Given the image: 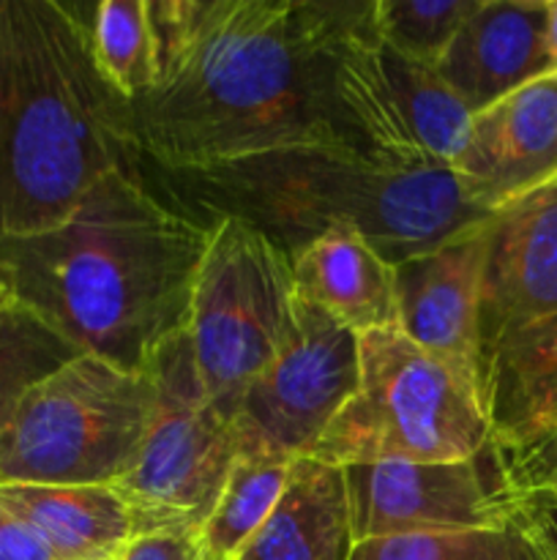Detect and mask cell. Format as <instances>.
Here are the masks:
<instances>
[{"label":"cell","mask_w":557,"mask_h":560,"mask_svg":"<svg viewBox=\"0 0 557 560\" xmlns=\"http://www.w3.org/2000/svg\"><path fill=\"white\" fill-rule=\"evenodd\" d=\"M295 328L298 290L284 249L235 217L208 222L186 331L202 386L229 424L249 383L293 342Z\"/></svg>","instance_id":"obj_8"},{"label":"cell","mask_w":557,"mask_h":560,"mask_svg":"<svg viewBox=\"0 0 557 560\" xmlns=\"http://www.w3.org/2000/svg\"><path fill=\"white\" fill-rule=\"evenodd\" d=\"M74 355L80 353L20 301L0 312V432L25 394Z\"/></svg>","instance_id":"obj_22"},{"label":"cell","mask_w":557,"mask_h":560,"mask_svg":"<svg viewBox=\"0 0 557 560\" xmlns=\"http://www.w3.org/2000/svg\"><path fill=\"white\" fill-rule=\"evenodd\" d=\"M448 167L486 213L557 184V71L470 115Z\"/></svg>","instance_id":"obj_13"},{"label":"cell","mask_w":557,"mask_h":560,"mask_svg":"<svg viewBox=\"0 0 557 560\" xmlns=\"http://www.w3.org/2000/svg\"><path fill=\"white\" fill-rule=\"evenodd\" d=\"M298 299L325 310L349 331L396 326L393 266L353 230H333L293 260Z\"/></svg>","instance_id":"obj_17"},{"label":"cell","mask_w":557,"mask_h":560,"mask_svg":"<svg viewBox=\"0 0 557 560\" xmlns=\"http://www.w3.org/2000/svg\"><path fill=\"white\" fill-rule=\"evenodd\" d=\"M289 465L276 459H235L227 485L200 530L202 560H238L282 498Z\"/></svg>","instance_id":"obj_19"},{"label":"cell","mask_w":557,"mask_h":560,"mask_svg":"<svg viewBox=\"0 0 557 560\" xmlns=\"http://www.w3.org/2000/svg\"><path fill=\"white\" fill-rule=\"evenodd\" d=\"M208 224L112 173L60 228L3 241L16 301L76 353L145 375L169 337L189 326Z\"/></svg>","instance_id":"obj_2"},{"label":"cell","mask_w":557,"mask_h":560,"mask_svg":"<svg viewBox=\"0 0 557 560\" xmlns=\"http://www.w3.org/2000/svg\"><path fill=\"white\" fill-rule=\"evenodd\" d=\"M481 0H375V31L404 58L435 69Z\"/></svg>","instance_id":"obj_23"},{"label":"cell","mask_w":557,"mask_h":560,"mask_svg":"<svg viewBox=\"0 0 557 560\" xmlns=\"http://www.w3.org/2000/svg\"><path fill=\"white\" fill-rule=\"evenodd\" d=\"M112 173L142 175V148L82 5L0 0V244L60 228Z\"/></svg>","instance_id":"obj_3"},{"label":"cell","mask_w":557,"mask_h":560,"mask_svg":"<svg viewBox=\"0 0 557 560\" xmlns=\"http://www.w3.org/2000/svg\"><path fill=\"white\" fill-rule=\"evenodd\" d=\"M93 55L109 85L140 102L156 82V52L147 20V0H102L87 16Z\"/></svg>","instance_id":"obj_20"},{"label":"cell","mask_w":557,"mask_h":560,"mask_svg":"<svg viewBox=\"0 0 557 560\" xmlns=\"http://www.w3.org/2000/svg\"><path fill=\"white\" fill-rule=\"evenodd\" d=\"M353 547L344 470L300 457L289 465L268 523L238 560H349Z\"/></svg>","instance_id":"obj_16"},{"label":"cell","mask_w":557,"mask_h":560,"mask_svg":"<svg viewBox=\"0 0 557 560\" xmlns=\"http://www.w3.org/2000/svg\"><path fill=\"white\" fill-rule=\"evenodd\" d=\"M435 71L470 115L552 74L546 0H481Z\"/></svg>","instance_id":"obj_15"},{"label":"cell","mask_w":557,"mask_h":560,"mask_svg":"<svg viewBox=\"0 0 557 560\" xmlns=\"http://www.w3.org/2000/svg\"><path fill=\"white\" fill-rule=\"evenodd\" d=\"M486 443L491 430L473 377L391 326L358 337V388L309 457L336 468L459 463Z\"/></svg>","instance_id":"obj_6"},{"label":"cell","mask_w":557,"mask_h":560,"mask_svg":"<svg viewBox=\"0 0 557 560\" xmlns=\"http://www.w3.org/2000/svg\"><path fill=\"white\" fill-rule=\"evenodd\" d=\"M502 459L519 498H557V430L530 446L502 448Z\"/></svg>","instance_id":"obj_24"},{"label":"cell","mask_w":557,"mask_h":560,"mask_svg":"<svg viewBox=\"0 0 557 560\" xmlns=\"http://www.w3.org/2000/svg\"><path fill=\"white\" fill-rule=\"evenodd\" d=\"M333 93L366 151L399 167H448L470 124L435 69L377 36L375 14L344 38Z\"/></svg>","instance_id":"obj_10"},{"label":"cell","mask_w":557,"mask_h":560,"mask_svg":"<svg viewBox=\"0 0 557 560\" xmlns=\"http://www.w3.org/2000/svg\"><path fill=\"white\" fill-rule=\"evenodd\" d=\"M118 560H202L200 536L140 534L126 545Z\"/></svg>","instance_id":"obj_25"},{"label":"cell","mask_w":557,"mask_h":560,"mask_svg":"<svg viewBox=\"0 0 557 560\" xmlns=\"http://www.w3.org/2000/svg\"><path fill=\"white\" fill-rule=\"evenodd\" d=\"M151 375L74 355L38 381L0 432V485L115 487L153 413Z\"/></svg>","instance_id":"obj_7"},{"label":"cell","mask_w":557,"mask_h":560,"mask_svg":"<svg viewBox=\"0 0 557 560\" xmlns=\"http://www.w3.org/2000/svg\"><path fill=\"white\" fill-rule=\"evenodd\" d=\"M147 375L153 413L134 465L112 490L129 509L134 536H200L238 457L233 424L202 386L186 328L158 348Z\"/></svg>","instance_id":"obj_9"},{"label":"cell","mask_w":557,"mask_h":560,"mask_svg":"<svg viewBox=\"0 0 557 560\" xmlns=\"http://www.w3.org/2000/svg\"><path fill=\"white\" fill-rule=\"evenodd\" d=\"M16 304V288H14V273L0 262V312Z\"/></svg>","instance_id":"obj_29"},{"label":"cell","mask_w":557,"mask_h":560,"mask_svg":"<svg viewBox=\"0 0 557 560\" xmlns=\"http://www.w3.org/2000/svg\"><path fill=\"white\" fill-rule=\"evenodd\" d=\"M342 470L355 545L402 534L506 528L522 520V498L495 441L459 463H371Z\"/></svg>","instance_id":"obj_12"},{"label":"cell","mask_w":557,"mask_h":560,"mask_svg":"<svg viewBox=\"0 0 557 560\" xmlns=\"http://www.w3.org/2000/svg\"><path fill=\"white\" fill-rule=\"evenodd\" d=\"M475 392L506 452L557 430V184L486 224Z\"/></svg>","instance_id":"obj_5"},{"label":"cell","mask_w":557,"mask_h":560,"mask_svg":"<svg viewBox=\"0 0 557 560\" xmlns=\"http://www.w3.org/2000/svg\"><path fill=\"white\" fill-rule=\"evenodd\" d=\"M375 0H147L156 82L131 104L142 156L197 170L278 148H364L333 93Z\"/></svg>","instance_id":"obj_1"},{"label":"cell","mask_w":557,"mask_h":560,"mask_svg":"<svg viewBox=\"0 0 557 560\" xmlns=\"http://www.w3.org/2000/svg\"><path fill=\"white\" fill-rule=\"evenodd\" d=\"M519 512L549 558L557 560V498H522Z\"/></svg>","instance_id":"obj_27"},{"label":"cell","mask_w":557,"mask_h":560,"mask_svg":"<svg viewBox=\"0 0 557 560\" xmlns=\"http://www.w3.org/2000/svg\"><path fill=\"white\" fill-rule=\"evenodd\" d=\"M349 560H552L538 536L519 523L506 528L402 534L358 541Z\"/></svg>","instance_id":"obj_21"},{"label":"cell","mask_w":557,"mask_h":560,"mask_svg":"<svg viewBox=\"0 0 557 560\" xmlns=\"http://www.w3.org/2000/svg\"><path fill=\"white\" fill-rule=\"evenodd\" d=\"M546 49L552 71H557V0H546Z\"/></svg>","instance_id":"obj_28"},{"label":"cell","mask_w":557,"mask_h":560,"mask_svg":"<svg viewBox=\"0 0 557 560\" xmlns=\"http://www.w3.org/2000/svg\"><path fill=\"white\" fill-rule=\"evenodd\" d=\"M0 503L58 560H118L134 539L129 509L112 487L0 485Z\"/></svg>","instance_id":"obj_18"},{"label":"cell","mask_w":557,"mask_h":560,"mask_svg":"<svg viewBox=\"0 0 557 560\" xmlns=\"http://www.w3.org/2000/svg\"><path fill=\"white\" fill-rule=\"evenodd\" d=\"M355 388L358 334L298 299L293 342L249 383L235 410L238 457L276 463L309 457Z\"/></svg>","instance_id":"obj_11"},{"label":"cell","mask_w":557,"mask_h":560,"mask_svg":"<svg viewBox=\"0 0 557 560\" xmlns=\"http://www.w3.org/2000/svg\"><path fill=\"white\" fill-rule=\"evenodd\" d=\"M169 206L191 219L235 217L289 260L353 230L391 266L437 249L495 213L467 200L451 167H399L355 145H298L197 170L153 167Z\"/></svg>","instance_id":"obj_4"},{"label":"cell","mask_w":557,"mask_h":560,"mask_svg":"<svg viewBox=\"0 0 557 560\" xmlns=\"http://www.w3.org/2000/svg\"><path fill=\"white\" fill-rule=\"evenodd\" d=\"M486 224L393 266L399 331L473 381Z\"/></svg>","instance_id":"obj_14"},{"label":"cell","mask_w":557,"mask_h":560,"mask_svg":"<svg viewBox=\"0 0 557 560\" xmlns=\"http://www.w3.org/2000/svg\"><path fill=\"white\" fill-rule=\"evenodd\" d=\"M0 560H58L55 552L0 503Z\"/></svg>","instance_id":"obj_26"}]
</instances>
